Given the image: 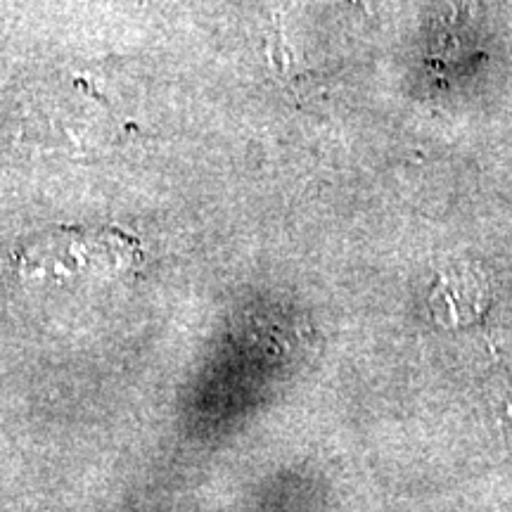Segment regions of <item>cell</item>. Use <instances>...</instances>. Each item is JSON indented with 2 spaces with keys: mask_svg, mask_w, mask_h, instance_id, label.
Instances as JSON below:
<instances>
[{
  "mask_svg": "<svg viewBox=\"0 0 512 512\" xmlns=\"http://www.w3.org/2000/svg\"><path fill=\"white\" fill-rule=\"evenodd\" d=\"M434 302L448 325L475 323L489 306V287L472 268H456L441 275Z\"/></svg>",
  "mask_w": 512,
  "mask_h": 512,
  "instance_id": "obj_2",
  "label": "cell"
},
{
  "mask_svg": "<svg viewBox=\"0 0 512 512\" xmlns=\"http://www.w3.org/2000/svg\"><path fill=\"white\" fill-rule=\"evenodd\" d=\"M143 259L138 238L114 226H55L29 238L15 252L27 278L60 280L67 275H112Z\"/></svg>",
  "mask_w": 512,
  "mask_h": 512,
  "instance_id": "obj_1",
  "label": "cell"
}]
</instances>
